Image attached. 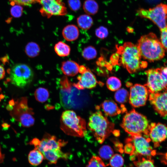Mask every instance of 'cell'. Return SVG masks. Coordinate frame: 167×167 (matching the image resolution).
I'll use <instances>...</instances> for the list:
<instances>
[{"label":"cell","instance_id":"cb8c5ba5","mask_svg":"<svg viewBox=\"0 0 167 167\" xmlns=\"http://www.w3.org/2000/svg\"><path fill=\"white\" fill-rule=\"evenodd\" d=\"M54 49L57 54L60 57L68 56L70 54L71 51L70 46L61 41L58 42L55 45Z\"/></svg>","mask_w":167,"mask_h":167},{"label":"cell","instance_id":"836d02e7","mask_svg":"<svg viewBox=\"0 0 167 167\" xmlns=\"http://www.w3.org/2000/svg\"><path fill=\"white\" fill-rule=\"evenodd\" d=\"M10 4L13 5H18L20 6H29L36 3H38L39 0H8Z\"/></svg>","mask_w":167,"mask_h":167},{"label":"cell","instance_id":"d6986e66","mask_svg":"<svg viewBox=\"0 0 167 167\" xmlns=\"http://www.w3.org/2000/svg\"><path fill=\"white\" fill-rule=\"evenodd\" d=\"M104 113L107 115L113 116L120 114L122 112L116 102L112 100H106L101 105Z\"/></svg>","mask_w":167,"mask_h":167},{"label":"cell","instance_id":"9a60e30c","mask_svg":"<svg viewBox=\"0 0 167 167\" xmlns=\"http://www.w3.org/2000/svg\"><path fill=\"white\" fill-rule=\"evenodd\" d=\"M148 136L156 148L167 138V126L160 123H152Z\"/></svg>","mask_w":167,"mask_h":167},{"label":"cell","instance_id":"ac0fdd59","mask_svg":"<svg viewBox=\"0 0 167 167\" xmlns=\"http://www.w3.org/2000/svg\"><path fill=\"white\" fill-rule=\"evenodd\" d=\"M79 65L75 61L67 60L62 62L61 69L63 73L69 76L75 75L79 72Z\"/></svg>","mask_w":167,"mask_h":167},{"label":"cell","instance_id":"d6a6232c","mask_svg":"<svg viewBox=\"0 0 167 167\" xmlns=\"http://www.w3.org/2000/svg\"><path fill=\"white\" fill-rule=\"evenodd\" d=\"M106 166L100 157L93 156L88 161L86 167H106Z\"/></svg>","mask_w":167,"mask_h":167},{"label":"cell","instance_id":"f35d334b","mask_svg":"<svg viewBox=\"0 0 167 167\" xmlns=\"http://www.w3.org/2000/svg\"><path fill=\"white\" fill-rule=\"evenodd\" d=\"M124 147V151L125 153L131 155L134 152V148L132 144L130 142L126 141Z\"/></svg>","mask_w":167,"mask_h":167},{"label":"cell","instance_id":"52a82bcc","mask_svg":"<svg viewBox=\"0 0 167 167\" xmlns=\"http://www.w3.org/2000/svg\"><path fill=\"white\" fill-rule=\"evenodd\" d=\"M136 15L141 18L152 21L160 30L167 26V5L160 3L148 9L139 8Z\"/></svg>","mask_w":167,"mask_h":167},{"label":"cell","instance_id":"603a6c76","mask_svg":"<svg viewBox=\"0 0 167 167\" xmlns=\"http://www.w3.org/2000/svg\"><path fill=\"white\" fill-rule=\"evenodd\" d=\"M83 9L87 14L93 15L98 11V5L94 0H86L84 3Z\"/></svg>","mask_w":167,"mask_h":167},{"label":"cell","instance_id":"b9f144b4","mask_svg":"<svg viewBox=\"0 0 167 167\" xmlns=\"http://www.w3.org/2000/svg\"><path fill=\"white\" fill-rule=\"evenodd\" d=\"M4 156L3 155L0 151V163H2L3 161Z\"/></svg>","mask_w":167,"mask_h":167},{"label":"cell","instance_id":"e0dca14e","mask_svg":"<svg viewBox=\"0 0 167 167\" xmlns=\"http://www.w3.org/2000/svg\"><path fill=\"white\" fill-rule=\"evenodd\" d=\"M61 149H48L41 152L44 159L50 164H55L60 159L67 160L69 158V154L62 152Z\"/></svg>","mask_w":167,"mask_h":167},{"label":"cell","instance_id":"4316f807","mask_svg":"<svg viewBox=\"0 0 167 167\" xmlns=\"http://www.w3.org/2000/svg\"><path fill=\"white\" fill-rule=\"evenodd\" d=\"M129 93L125 89L120 88L115 93L114 98L116 101L120 104L126 102L129 99Z\"/></svg>","mask_w":167,"mask_h":167},{"label":"cell","instance_id":"d4e9b609","mask_svg":"<svg viewBox=\"0 0 167 167\" xmlns=\"http://www.w3.org/2000/svg\"><path fill=\"white\" fill-rule=\"evenodd\" d=\"M40 51L39 45L35 42H30L26 45L25 52L29 57L33 58L39 55Z\"/></svg>","mask_w":167,"mask_h":167},{"label":"cell","instance_id":"6da1fadb","mask_svg":"<svg viewBox=\"0 0 167 167\" xmlns=\"http://www.w3.org/2000/svg\"><path fill=\"white\" fill-rule=\"evenodd\" d=\"M137 45L141 57L150 62L160 60L165 55V50L161 41L152 32L142 36Z\"/></svg>","mask_w":167,"mask_h":167},{"label":"cell","instance_id":"4fadbf2b","mask_svg":"<svg viewBox=\"0 0 167 167\" xmlns=\"http://www.w3.org/2000/svg\"><path fill=\"white\" fill-rule=\"evenodd\" d=\"M149 92L144 85L135 84L131 87L129 96V102L134 107H139L144 105L149 95Z\"/></svg>","mask_w":167,"mask_h":167},{"label":"cell","instance_id":"ba28073f","mask_svg":"<svg viewBox=\"0 0 167 167\" xmlns=\"http://www.w3.org/2000/svg\"><path fill=\"white\" fill-rule=\"evenodd\" d=\"M34 73L28 65L24 64L15 65L11 68L10 72L11 83L16 87L23 88L32 81Z\"/></svg>","mask_w":167,"mask_h":167},{"label":"cell","instance_id":"44dd1931","mask_svg":"<svg viewBox=\"0 0 167 167\" xmlns=\"http://www.w3.org/2000/svg\"><path fill=\"white\" fill-rule=\"evenodd\" d=\"M44 159L42 153L35 148L30 152L28 156L29 163L33 166L39 165L41 163Z\"/></svg>","mask_w":167,"mask_h":167},{"label":"cell","instance_id":"f546056e","mask_svg":"<svg viewBox=\"0 0 167 167\" xmlns=\"http://www.w3.org/2000/svg\"><path fill=\"white\" fill-rule=\"evenodd\" d=\"M99 153L100 158L106 160L110 159L114 154L113 149L108 145H104L101 147Z\"/></svg>","mask_w":167,"mask_h":167},{"label":"cell","instance_id":"d590c367","mask_svg":"<svg viewBox=\"0 0 167 167\" xmlns=\"http://www.w3.org/2000/svg\"><path fill=\"white\" fill-rule=\"evenodd\" d=\"M95 34L96 36L99 38L104 39L108 36L109 32L106 28L101 26L96 30Z\"/></svg>","mask_w":167,"mask_h":167},{"label":"cell","instance_id":"4dcf8cb0","mask_svg":"<svg viewBox=\"0 0 167 167\" xmlns=\"http://www.w3.org/2000/svg\"><path fill=\"white\" fill-rule=\"evenodd\" d=\"M97 51L92 46H89L84 48L82 55L85 59L90 60L95 58L97 55Z\"/></svg>","mask_w":167,"mask_h":167},{"label":"cell","instance_id":"7a4b0ae2","mask_svg":"<svg viewBox=\"0 0 167 167\" xmlns=\"http://www.w3.org/2000/svg\"><path fill=\"white\" fill-rule=\"evenodd\" d=\"M150 125L146 116L133 109L124 115L121 126L131 136H148Z\"/></svg>","mask_w":167,"mask_h":167},{"label":"cell","instance_id":"ab89813d","mask_svg":"<svg viewBox=\"0 0 167 167\" xmlns=\"http://www.w3.org/2000/svg\"><path fill=\"white\" fill-rule=\"evenodd\" d=\"M160 72L167 83V66L159 68Z\"/></svg>","mask_w":167,"mask_h":167},{"label":"cell","instance_id":"8d00e7d4","mask_svg":"<svg viewBox=\"0 0 167 167\" xmlns=\"http://www.w3.org/2000/svg\"><path fill=\"white\" fill-rule=\"evenodd\" d=\"M161 32L160 41L167 53V26L160 30Z\"/></svg>","mask_w":167,"mask_h":167},{"label":"cell","instance_id":"7bdbcfd3","mask_svg":"<svg viewBox=\"0 0 167 167\" xmlns=\"http://www.w3.org/2000/svg\"><path fill=\"white\" fill-rule=\"evenodd\" d=\"M1 88H0V92H1Z\"/></svg>","mask_w":167,"mask_h":167},{"label":"cell","instance_id":"5bb4252c","mask_svg":"<svg viewBox=\"0 0 167 167\" xmlns=\"http://www.w3.org/2000/svg\"><path fill=\"white\" fill-rule=\"evenodd\" d=\"M149 93V101L155 110L161 116H167V91Z\"/></svg>","mask_w":167,"mask_h":167},{"label":"cell","instance_id":"f1b7e54d","mask_svg":"<svg viewBox=\"0 0 167 167\" xmlns=\"http://www.w3.org/2000/svg\"><path fill=\"white\" fill-rule=\"evenodd\" d=\"M34 96L36 100L38 101L43 102L46 101L49 96V93L46 88L40 87L35 91Z\"/></svg>","mask_w":167,"mask_h":167},{"label":"cell","instance_id":"7c38bea8","mask_svg":"<svg viewBox=\"0 0 167 167\" xmlns=\"http://www.w3.org/2000/svg\"><path fill=\"white\" fill-rule=\"evenodd\" d=\"M67 143L66 141L58 139L55 136L46 133L41 140L34 138L30 143L41 152L48 149H61Z\"/></svg>","mask_w":167,"mask_h":167},{"label":"cell","instance_id":"5b68a950","mask_svg":"<svg viewBox=\"0 0 167 167\" xmlns=\"http://www.w3.org/2000/svg\"><path fill=\"white\" fill-rule=\"evenodd\" d=\"M114 127V124L109 122L100 111L94 112L90 116L88 127L100 143H102L109 136Z\"/></svg>","mask_w":167,"mask_h":167},{"label":"cell","instance_id":"2e32d148","mask_svg":"<svg viewBox=\"0 0 167 167\" xmlns=\"http://www.w3.org/2000/svg\"><path fill=\"white\" fill-rule=\"evenodd\" d=\"M77 79L78 82L73 85L78 90L92 89L96 86L97 83L95 75L88 69L78 76Z\"/></svg>","mask_w":167,"mask_h":167},{"label":"cell","instance_id":"1f68e13d","mask_svg":"<svg viewBox=\"0 0 167 167\" xmlns=\"http://www.w3.org/2000/svg\"><path fill=\"white\" fill-rule=\"evenodd\" d=\"M124 163L123 157L118 154H113L110 159L109 165L112 167H122Z\"/></svg>","mask_w":167,"mask_h":167},{"label":"cell","instance_id":"7402d4cb","mask_svg":"<svg viewBox=\"0 0 167 167\" xmlns=\"http://www.w3.org/2000/svg\"><path fill=\"white\" fill-rule=\"evenodd\" d=\"M78 26L84 30H88L92 26L93 22L92 18L88 14L79 15L77 19Z\"/></svg>","mask_w":167,"mask_h":167},{"label":"cell","instance_id":"277c9868","mask_svg":"<svg viewBox=\"0 0 167 167\" xmlns=\"http://www.w3.org/2000/svg\"><path fill=\"white\" fill-rule=\"evenodd\" d=\"M60 127L67 135L82 137L86 132L85 120L77 115L71 110H66L62 113L61 117Z\"/></svg>","mask_w":167,"mask_h":167},{"label":"cell","instance_id":"8992f818","mask_svg":"<svg viewBox=\"0 0 167 167\" xmlns=\"http://www.w3.org/2000/svg\"><path fill=\"white\" fill-rule=\"evenodd\" d=\"M11 116L21 125L24 127H30L35 122L34 113L29 107L26 97H22L15 101H12L9 104Z\"/></svg>","mask_w":167,"mask_h":167},{"label":"cell","instance_id":"ffe728a7","mask_svg":"<svg viewBox=\"0 0 167 167\" xmlns=\"http://www.w3.org/2000/svg\"><path fill=\"white\" fill-rule=\"evenodd\" d=\"M62 35L66 41H72L76 40L79 37V31L78 27L74 24H69L63 28Z\"/></svg>","mask_w":167,"mask_h":167},{"label":"cell","instance_id":"60d3db41","mask_svg":"<svg viewBox=\"0 0 167 167\" xmlns=\"http://www.w3.org/2000/svg\"><path fill=\"white\" fill-rule=\"evenodd\" d=\"M5 75V71L3 67L0 64V79H3Z\"/></svg>","mask_w":167,"mask_h":167},{"label":"cell","instance_id":"74e56055","mask_svg":"<svg viewBox=\"0 0 167 167\" xmlns=\"http://www.w3.org/2000/svg\"><path fill=\"white\" fill-rule=\"evenodd\" d=\"M68 6L72 11H76L81 7V3L80 0H67Z\"/></svg>","mask_w":167,"mask_h":167},{"label":"cell","instance_id":"3957f363","mask_svg":"<svg viewBox=\"0 0 167 167\" xmlns=\"http://www.w3.org/2000/svg\"><path fill=\"white\" fill-rule=\"evenodd\" d=\"M120 63L130 73H134L142 67V58L137 45L125 42L118 49Z\"/></svg>","mask_w":167,"mask_h":167},{"label":"cell","instance_id":"30bf717a","mask_svg":"<svg viewBox=\"0 0 167 167\" xmlns=\"http://www.w3.org/2000/svg\"><path fill=\"white\" fill-rule=\"evenodd\" d=\"M40 12L44 17L49 18L53 16L67 15V10L63 0H39Z\"/></svg>","mask_w":167,"mask_h":167},{"label":"cell","instance_id":"484cf974","mask_svg":"<svg viewBox=\"0 0 167 167\" xmlns=\"http://www.w3.org/2000/svg\"><path fill=\"white\" fill-rule=\"evenodd\" d=\"M136 157L137 159L134 160L133 163L136 167H156L153 161L151 158H148L141 156Z\"/></svg>","mask_w":167,"mask_h":167},{"label":"cell","instance_id":"83f0119b","mask_svg":"<svg viewBox=\"0 0 167 167\" xmlns=\"http://www.w3.org/2000/svg\"><path fill=\"white\" fill-rule=\"evenodd\" d=\"M121 85L120 80L115 76L109 77L106 81V86L108 88L112 91H116L120 88Z\"/></svg>","mask_w":167,"mask_h":167},{"label":"cell","instance_id":"8fae6325","mask_svg":"<svg viewBox=\"0 0 167 167\" xmlns=\"http://www.w3.org/2000/svg\"><path fill=\"white\" fill-rule=\"evenodd\" d=\"M145 73L147 82L145 85L149 93H156L167 90V83L162 75L159 68L149 69Z\"/></svg>","mask_w":167,"mask_h":167},{"label":"cell","instance_id":"9c48e42d","mask_svg":"<svg viewBox=\"0 0 167 167\" xmlns=\"http://www.w3.org/2000/svg\"><path fill=\"white\" fill-rule=\"evenodd\" d=\"M150 141L149 138H147L143 135L132 136L127 139L126 141L132 144L134 148L133 153L130 155L132 161L135 160V157L138 156L151 158L152 156L156 155V151L153 150L150 145Z\"/></svg>","mask_w":167,"mask_h":167},{"label":"cell","instance_id":"e575fe53","mask_svg":"<svg viewBox=\"0 0 167 167\" xmlns=\"http://www.w3.org/2000/svg\"><path fill=\"white\" fill-rule=\"evenodd\" d=\"M10 10L11 15L15 18L19 17L22 15L23 8L21 6L15 5L12 6Z\"/></svg>","mask_w":167,"mask_h":167}]
</instances>
